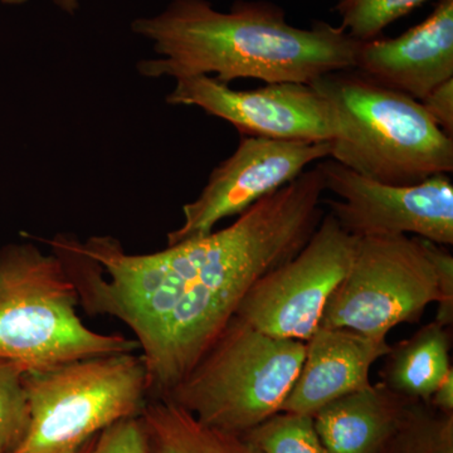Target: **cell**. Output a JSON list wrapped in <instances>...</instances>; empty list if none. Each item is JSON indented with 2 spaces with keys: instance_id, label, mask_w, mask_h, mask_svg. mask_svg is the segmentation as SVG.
I'll return each instance as SVG.
<instances>
[{
  "instance_id": "cell-16",
  "label": "cell",
  "mask_w": 453,
  "mask_h": 453,
  "mask_svg": "<svg viewBox=\"0 0 453 453\" xmlns=\"http://www.w3.org/2000/svg\"><path fill=\"white\" fill-rule=\"evenodd\" d=\"M140 418L149 453H259L241 434L203 425L169 398L148 399Z\"/></svg>"
},
{
  "instance_id": "cell-5",
  "label": "cell",
  "mask_w": 453,
  "mask_h": 453,
  "mask_svg": "<svg viewBox=\"0 0 453 453\" xmlns=\"http://www.w3.org/2000/svg\"><path fill=\"white\" fill-rule=\"evenodd\" d=\"M305 342L276 338L234 316L192 372L164 398L203 425L243 436L281 411Z\"/></svg>"
},
{
  "instance_id": "cell-11",
  "label": "cell",
  "mask_w": 453,
  "mask_h": 453,
  "mask_svg": "<svg viewBox=\"0 0 453 453\" xmlns=\"http://www.w3.org/2000/svg\"><path fill=\"white\" fill-rule=\"evenodd\" d=\"M166 103L199 107L243 136L296 142H332L335 136L332 106L309 83H267L241 91L211 76L187 77L177 80Z\"/></svg>"
},
{
  "instance_id": "cell-13",
  "label": "cell",
  "mask_w": 453,
  "mask_h": 453,
  "mask_svg": "<svg viewBox=\"0 0 453 453\" xmlns=\"http://www.w3.org/2000/svg\"><path fill=\"white\" fill-rule=\"evenodd\" d=\"M305 344L303 365L280 412L314 416L340 396L365 388L372 366L390 349L387 339L342 327L319 326Z\"/></svg>"
},
{
  "instance_id": "cell-17",
  "label": "cell",
  "mask_w": 453,
  "mask_h": 453,
  "mask_svg": "<svg viewBox=\"0 0 453 453\" xmlns=\"http://www.w3.org/2000/svg\"><path fill=\"white\" fill-rule=\"evenodd\" d=\"M380 453H453V414L416 401Z\"/></svg>"
},
{
  "instance_id": "cell-22",
  "label": "cell",
  "mask_w": 453,
  "mask_h": 453,
  "mask_svg": "<svg viewBox=\"0 0 453 453\" xmlns=\"http://www.w3.org/2000/svg\"><path fill=\"white\" fill-rule=\"evenodd\" d=\"M436 273L441 300L434 321L451 329L453 324V256L449 247L418 238Z\"/></svg>"
},
{
  "instance_id": "cell-4",
  "label": "cell",
  "mask_w": 453,
  "mask_h": 453,
  "mask_svg": "<svg viewBox=\"0 0 453 453\" xmlns=\"http://www.w3.org/2000/svg\"><path fill=\"white\" fill-rule=\"evenodd\" d=\"M79 306L76 286L55 253L31 242L0 247V359L29 372L138 350L136 340L89 329Z\"/></svg>"
},
{
  "instance_id": "cell-20",
  "label": "cell",
  "mask_w": 453,
  "mask_h": 453,
  "mask_svg": "<svg viewBox=\"0 0 453 453\" xmlns=\"http://www.w3.org/2000/svg\"><path fill=\"white\" fill-rule=\"evenodd\" d=\"M427 0H340L336 5L342 28L359 42L380 38L386 27Z\"/></svg>"
},
{
  "instance_id": "cell-26",
  "label": "cell",
  "mask_w": 453,
  "mask_h": 453,
  "mask_svg": "<svg viewBox=\"0 0 453 453\" xmlns=\"http://www.w3.org/2000/svg\"><path fill=\"white\" fill-rule=\"evenodd\" d=\"M0 2L4 3V4L8 5H19L26 3L27 0H0Z\"/></svg>"
},
{
  "instance_id": "cell-2",
  "label": "cell",
  "mask_w": 453,
  "mask_h": 453,
  "mask_svg": "<svg viewBox=\"0 0 453 453\" xmlns=\"http://www.w3.org/2000/svg\"><path fill=\"white\" fill-rule=\"evenodd\" d=\"M133 31L153 42L157 59L139 62L149 79H187L214 74L217 81L261 80L311 83L325 74L353 70L359 41L342 27L316 22L297 28L273 3H234L228 13L207 0H173Z\"/></svg>"
},
{
  "instance_id": "cell-9",
  "label": "cell",
  "mask_w": 453,
  "mask_h": 453,
  "mask_svg": "<svg viewBox=\"0 0 453 453\" xmlns=\"http://www.w3.org/2000/svg\"><path fill=\"white\" fill-rule=\"evenodd\" d=\"M318 166L325 190L336 196L323 203L340 226L357 240L414 234L452 246L453 183L449 174L413 186H392L362 177L330 157Z\"/></svg>"
},
{
  "instance_id": "cell-15",
  "label": "cell",
  "mask_w": 453,
  "mask_h": 453,
  "mask_svg": "<svg viewBox=\"0 0 453 453\" xmlns=\"http://www.w3.org/2000/svg\"><path fill=\"white\" fill-rule=\"evenodd\" d=\"M452 334L437 321L423 325L411 338L390 345L380 381L399 395L429 402L449 369Z\"/></svg>"
},
{
  "instance_id": "cell-1",
  "label": "cell",
  "mask_w": 453,
  "mask_h": 453,
  "mask_svg": "<svg viewBox=\"0 0 453 453\" xmlns=\"http://www.w3.org/2000/svg\"><path fill=\"white\" fill-rule=\"evenodd\" d=\"M311 208L290 187L237 220L162 251L131 255L120 241L73 234L46 240L91 316L118 319L135 334L148 399L164 398L198 365L247 292L294 257L314 234Z\"/></svg>"
},
{
  "instance_id": "cell-12",
  "label": "cell",
  "mask_w": 453,
  "mask_h": 453,
  "mask_svg": "<svg viewBox=\"0 0 453 453\" xmlns=\"http://www.w3.org/2000/svg\"><path fill=\"white\" fill-rule=\"evenodd\" d=\"M353 70L422 101L453 79V0H440L422 23L399 37L359 42Z\"/></svg>"
},
{
  "instance_id": "cell-18",
  "label": "cell",
  "mask_w": 453,
  "mask_h": 453,
  "mask_svg": "<svg viewBox=\"0 0 453 453\" xmlns=\"http://www.w3.org/2000/svg\"><path fill=\"white\" fill-rule=\"evenodd\" d=\"M243 437L259 453H330L308 414L279 412Z\"/></svg>"
},
{
  "instance_id": "cell-7",
  "label": "cell",
  "mask_w": 453,
  "mask_h": 453,
  "mask_svg": "<svg viewBox=\"0 0 453 453\" xmlns=\"http://www.w3.org/2000/svg\"><path fill=\"white\" fill-rule=\"evenodd\" d=\"M441 300L436 273L418 237L357 240L356 257L325 305L320 326L387 339L401 324L421 321Z\"/></svg>"
},
{
  "instance_id": "cell-3",
  "label": "cell",
  "mask_w": 453,
  "mask_h": 453,
  "mask_svg": "<svg viewBox=\"0 0 453 453\" xmlns=\"http://www.w3.org/2000/svg\"><path fill=\"white\" fill-rule=\"evenodd\" d=\"M310 85L333 109L330 159L392 186H413L453 172V139L419 101L354 70L325 74Z\"/></svg>"
},
{
  "instance_id": "cell-23",
  "label": "cell",
  "mask_w": 453,
  "mask_h": 453,
  "mask_svg": "<svg viewBox=\"0 0 453 453\" xmlns=\"http://www.w3.org/2000/svg\"><path fill=\"white\" fill-rule=\"evenodd\" d=\"M426 111L440 129L452 138L453 135V79L441 83L419 101ZM453 139V138H452Z\"/></svg>"
},
{
  "instance_id": "cell-8",
  "label": "cell",
  "mask_w": 453,
  "mask_h": 453,
  "mask_svg": "<svg viewBox=\"0 0 453 453\" xmlns=\"http://www.w3.org/2000/svg\"><path fill=\"white\" fill-rule=\"evenodd\" d=\"M357 238L327 211L297 255L261 277L235 316L281 339L308 342L320 326L326 301L356 257Z\"/></svg>"
},
{
  "instance_id": "cell-10",
  "label": "cell",
  "mask_w": 453,
  "mask_h": 453,
  "mask_svg": "<svg viewBox=\"0 0 453 453\" xmlns=\"http://www.w3.org/2000/svg\"><path fill=\"white\" fill-rule=\"evenodd\" d=\"M330 153L332 142L243 136L234 153L211 172L198 198L184 205L183 223L169 232L168 246L211 234L220 220L240 216Z\"/></svg>"
},
{
  "instance_id": "cell-14",
  "label": "cell",
  "mask_w": 453,
  "mask_h": 453,
  "mask_svg": "<svg viewBox=\"0 0 453 453\" xmlns=\"http://www.w3.org/2000/svg\"><path fill=\"white\" fill-rule=\"evenodd\" d=\"M412 402L381 381L371 383L324 405L312 416L315 429L330 453H377Z\"/></svg>"
},
{
  "instance_id": "cell-21",
  "label": "cell",
  "mask_w": 453,
  "mask_h": 453,
  "mask_svg": "<svg viewBox=\"0 0 453 453\" xmlns=\"http://www.w3.org/2000/svg\"><path fill=\"white\" fill-rule=\"evenodd\" d=\"M81 453H149L142 418L129 417L100 432L95 445Z\"/></svg>"
},
{
  "instance_id": "cell-25",
  "label": "cell",
  "mask_w": 453,
  "mask_h": 453,
  "mask_svg": "<svg viewBox=\"0 0 453 453\" xmlns=\"http://www.w3.org/2000/svg\"><path fill=\"white\" fill-rule=\"evenodd\" d=\"M62 11L67 13L74 14V12L79 8V0H53Z\"/></svg>"
},
{
  "instance_id": "cell-19",
  "label": "cell",
  "mask_w": 453,
  "mask_h": 453,
  "mask_svg": "<svg viewBox=\"0 0 453 453\" xmlns=\"http://www.w3.org/2000/svg\"><path fill=\"white\" fill-rule=\"evenodd\" d=\"M25 366L0 359V453H11L22 442L29 426Z\"/></svg>"
},
{
  "instance_id": "cell-6",
  "label": "cell",
  "mask_w": 453,
  "mask_h": 453,
  "mask_svg": "<svg viewBox=\"0 0 453 453\" xmlns=\"http://www.w3.org/2000/svg\"><path fill=\"white\" fill-rule=\"evenodd\" d=\"M29 426L11 453H81L112 423L138 417L148 401L142 356L111 354L25 372Z\"/></svg>"
},
{
  "instance_id": "cell-24",
  "label": "cell",
  "mask_w": 453,
  "mask_h": 453,
  "mask_svg": "<svg viewBox=\"0 0 453 453\" xmlns=\"http://www.w3.org/2000/svg\"><path fill=\"white\" fill-rule=\"evenodd\" d=\"M440 412L453 414V369H449L428 402Z\"/></svg>"
}]
</instances>
